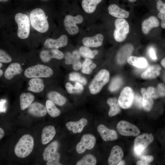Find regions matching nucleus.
<instances>
[{
	"instance_id": "18",
	"label": "nucleus",
	"mask_w": 165,
	"mask_h": 165,
	"mask_svg": "<svg viewBox=\"0 0 165 165\" xmlns=\"http://www.w3.org/2000/svg\"><path fill=\"white\" fill-rule=\"evenodd\" d=\"M28 112L30 115L39 117L45 116L47 112L46 107L38 102L32 104L28 107Z\"/></svg>"
},
{
	"instance_id": "20",
	"label": "nucleus",
	"mask_w": 165,
	"mask_h": 165,
	"mask_svg": "<svg viewBox=\"0 0 165 165\" xmlns=\"http://www.w3.org/2000/svg\"><path fill=\"white\" fill-rule=\"evenodd\" d=\"M161 69V68L159 65H151L142 73L141 77L145 79L155 78L160 75Z\"/></svg>"
},
{
	"instance_id": "26",
	"label": "nucleus",
	"mask_w": 165,
	"mask_h": 165,
	"mask_svg": "<svg viewBox=\"0 0 165 165\" xmlns=\"http://www.w3.org/2000/svg\"><path fill=\"white\" fill-rule=\"evenodd\" d=\"M103 0H82V7L85 12L89 13H93L98 5Z\"/></svg>"
},
{
	"instance_id": "1",
	"label": "nucleus",
	"mask_w": 165,
	"mask_h": 165,
	"mask_svg": "<svg viewBox=\"0 0 165 165\" xmlns=\"http://www.w3.org/2000/svg\"><path fill=\"white\" fill-rule=\"evenodd\" d=\"M30 17L31 24L36 31L42 33L48 31L49 25L47 17L42 9H34L31 12Z\"/></svg>"
},
{
	"instance_id": "44",
	"label": "nucleus",
	"mask_w": 165,
	"mask_h": 165,
	"mask_svg": "<svg viewBox=\"0 0 165 165\" xmlns=\"http://www.w3.org/2000/svg\"><path fill=\"white\" fill-rule=\"evenodd\" d=\"M156 4L157 10L160 13H165V0H156Z\"/></svg>"
},
{
	"instance_id": "30",
	"label": "nucleus",
	"mask_w": 165,
	"mask_h": 165,
	"mask_svg": "<svg viewBox=\"0 0 165 165\" xmlns=\"http://www.w3.org/2000/svg\"><path fill=\"white\" fill-rule=\"evenodd\" d=\"M58 146V143L54 141L49 145L44 150L42 155L43 160L47 161L56 152Z\"/></svg>"
},
{
	"instance_id": "53",
	"label": "nucleus",
	"mask_w": 165,
	"mask_h": 165,
	"mask_svg": "<svg viewBox=\"0 0 165 165\" xmlns=\"http://www.w3.org/2000/svg\"><path fill=\"white\" fill-rule=\"evenodd\" d=\"M160 64L162 66L165 68V57L161 60Z\"/></svg>"
},
{
	"instance_id": "8",
	"label": "nucleus",
	"mask_w": 165,
	"mask_h": 165,
	"mask_svg": "<svg viewBox=\"0 0 165 165\" xmlns=\"http://www.w3.org/2000/svg\"><path fill=\"white\" fill-rule=\"evenodd\" d=\"M83 21V17L80 15L75 16L68 15L64 20V25L65 30L70 34L75 35L78 33L79 28L77 24L81 23Z\"/></svg>"
},
{
	"instance_id": "42",
	"label": "nucleus",
	"mask_w": 165,
	"mask_h": 165,
	"mask_svg": "<svg viewBox=\"0 0 165 165\" xmlns=\"http://www.w3.org/2000/svg\"><path fill=\"white\" fill-rule=\"evenodd\" d=\"M60 155L59 154L56 152L54 155L49 159L46 163L47 165H61L59 162Z\"/></svg>"
},
{
	"instance_id": "14",
	"label": "nucleus",
	"mask_w": 165,
	"mask_h": 165,
	"mask_svg": "<svg viewBox=\"0 0 165 165\" xmlns=\"http://www.w3.org/2000/svg\"><path fill=\"white\" fill-rule=\"evenodd\" d=\"M97 130L102 139L105 141H115L117 139L116 132L114 130L108 129L103 125H99Z\"/></svg>"
},
{
	"instance_id": "4",
	"label": "nucleus",
	"mask_w": 165,
	"mask_h": 165,
	"mask_svg": "<svg viewBox=\"0 0 165 165\" xmlns=\"http://www.w3.org/2000/svg\"><path fill=\"white\" fill-rule=\"evenodd\" d=\"M109 72L105 69L101 70L90 83L89 89L91 94H95L99 92L109 79Z\"/></svg>"
},
{
	"instance_id": "10",
	"label": "nucleus",
	"mask_w": 165,
	"mask_h": 165,
	"mask_svg": "<svg viewBox=\"0 0 165 165\" xmlns=\"http://www.w3.org/2000/svg\"><path fill=\"white\" fill-rule=\"evenodd\" d=\"M134 97L133 90L131 87L127 86L124 88L118 99L121 107L124 109L130 108L134 102Z\"/></svg>"
},
{
	"instance_id": "15",
	"label": "nucleus",
	"mask_w": 165,
	"mask_h": 165,
	"mask_svg": "<svg viewBox=\"0 0 165 165\" xmlns=\"http://www.w3.org/2000/svg\"><path fill=\"white\" fill-rule=\"evenodd\" d=\"M104 38L101 34H97L92 37H85L82 40L83 44L88 47H97L101 46Z\"/></svg>"
},
{
	"instance_id": "31",
	"label": "nucleus",
	"mask_w": 165,
	"mask_h": 165,
	"mask_svg": "<svg viewBox=\"0 0 165 165\" xmlns=\"http://www.w3.org/2000/svg\"><path fill=\"white\" fill-rule=\"evenodd\" d=\"M34 96L30 93H23L20 97V108L24 110L28 107L34 100Z\"/></svg>"
},
{
	"instance_id": "24",
	"label": "nucleus",
	"mask_w": 165,
	"mask_h": 165,
	"mask_svg": "<svg viewBox=\"0 0 165 165\" xmlns=\"http://www.w3.org/2000/svg\"><path fill=\"white\" fill-rule=\"evenodd\" d=\"M147 90L152 97L154 99L165 97V86L162 83H159L156 87L149 86Z\"/></svg>"
},
{
	"instance_id": "54",
	"label": "nucleus",
	"mask_w": 165,
	"mask_h": 165,
	"mask_svg": "<svg viewBox=\"0 0 165 165\" xmlns=\"http://www.w3.org/2000/svg\"><path fill=\"white\" fill-rule=\"evenodd\" d=\"M125 162L123 160H120L117 164V165H124Z\"/></svg>"
},
{
	"instance_id": "57",
	"label": "nucleus",
	"mask_w": 165,
	"mask_h": 165,
	"mask_svg": "<svg viewBox=\"0 0 165 165\" xmlns=\"http://www.w3.org/2000/svg\"><path fill=\"white\" fill-rule=\"evenodd\" d=\"M8 0H0V1L1 2H6Z\"/></svg>"
},
{
	"instance_id": "25",
	"label": "nucleus",
	"mask_w": 165,
	"mask_h": 165,
	"mask_svg": "<svg viewBox=\"0 0 165 165\" xmlns=\"http://www.w3.org/2000/svg\"><path fill=\"white\" fill-rule=\"evenodd\" d=\"M28 90L38 93L42 91L45 88L43 80L39 78H31L28 82Z\"/></svg>"
},
{
	"instance_id": "47",
	"label": "nucleus",
	"mask_w": 165,
	"mask_h": 165,
	"mask_svg": "<svg viewBox=\"0 0 165 165\" xmlns=\"http://www.w3.org/2000/svg\"><path fill=\"white\" fill-rule=\"evenodd\" d=\"M6 101L5 99H1L0 101V113L6 112Z\"/></svg>"
},
{
	"instance_id": "34",
	"label": "nucleus",
	"mask_w": 165,
	"mask_h": 165,
	"mask_svg": "<svg viewBox=\"0 0 165 165\" xmlns=\"http://www.w3.org/2000/svg\"><path fill=\"white\" fill-rule=\"evenodd\" d=\"M46 107L47 112L52 117H57L61 114L60 111L56 107L54 103L50 100L46 101Z\"/></svg>"
},
{
	"instance_id": "35",
	"label": "nucleus",
	"mask_w": 165,
	"mask_h": 165,
	"mask_svg": "<svg viewBox=\"0 0 165 165\" xmlns=\"http://www.w3.org/2000/svg\"><path fill=\"white\" fill-rule=\"evenodd\" d=\"M96 66V64L90 59L86 58L82 66V72L85 74H90Z\"/></svg>"
},
{
	"instance_id": "55",
	"label": "nucleus",
	"mask_w": 165,
	"mask_h": 165,
	"mask_svg": "<svg viewBox=\"0 0 165 165\" xmlns=\"http://www.w3.org/2000/svg\"><path fill=\"white\" fill-rule=\"evenodd\" d=\"M3 74V71L1 69L0 70V76L1 77L2 76Z\"/></svg>"
},
{
	"instance_id": "46",
	"label": "nucleus",
	"mask_w": 165,
	"mask_h": 165,
	"mask_svg": "<svg viewBox=\"0 0 165 165\" xmlns=\"http://www.w3.org/2000/svg\"><path fill=\"white\" fill-rule=\"evenodd\" d=\"M83 89L82 84L79 82H76L75 86L73 87V94L79 93H81Z\"/></svg>"
},
{
	"instance_id": "43",
	"label": "nucleus",
	"mask_w": 165,
	"mask_h": 165,
	"mask_svg": "<svg viewBox=\"0 0 165 165\" xmlns=\"http://www.w3.org/2000/svg\"><path fill=\"white\" fill-rule=\"evenodd\" d=\"M12 61L11 57L4 50L0 49V61L5 63L10 62Z\"/></svg>"
},
{
	"instance_id": "12",
	"label": "nucleus",
	"mask_w": 165,
	"mask_h": 165,
	"mask_svg": "<svg viewBox=\"0 0 165 165\" xmlns=\"http://www.w3.org/2000/svg\"><path fill=\"white\" fill-rule=\"evenodd\" d=\"M64 57L63 53L57 49L43 50L40 53V57L44 62H47L52 58L61 60Z\"/></svg>"
},
{
	"instance_id": "7",
	"label": "nucleus",
	"mask_w": 165,
	"mask_h": 165,
	"mask_svg": "<svg viewBox=\"0 0 165 165\" xmlns=\"http://www.w3.org/2000/svg\"><path fill=\"white\" fill-rule=\"evenodd\" d=\"M154 140L151 134L145 133L138 136L134 141V149L138 155L141 153Z\"/></svg>"
},
{
	"instance_id": "39",
	"label": "nucleus",
	"mask_w": 165,
	"mask_h": 165,
	"mask_svg": "<svg viewBox=\"0 0 165 165\" xmlns=\"http://www.w3.org/2000/svg\"><path fill=\"white\" fill-rule=\"evenodd\" d=\"M79 57L76 52H74L73 55L70 53H67L65 57V63L67 64H73L74 62L78 61Z\"/></svg>"
},
{
	"instance_id": "33",
	"label": "nucleus",
	"mask_w": 165,
	"mask_h": 165,
	"mask_svg": "<svg viewBox=\"0 0 165 165\" xmlns=\"http://www.w3.org/2000/svg\"><path fill=\"white\" fill-rule=\"evenodd\" d=\"M47 97L50 100L59 106L64 105L66 101V99L64 96L54 91L49 93Z\"/></svg>"
},
{
	"instance_id": "52",
	"label": "nucleus",
	"mask_w": 165,
	"mask_h": 165,
	"mask_svg": "<svg viewBox=\"0 0 165 165\" xmlns=\"http://www.w3.org/2000/svg\"><path fill=\"white\" fill-rule=\"evenodd\" d=\"M4 132L3 130L0 128V139H1L4 136Z\"/></svg>"
},
{
	"instance_id": "37",
	"label": "nucleus",
	"mask_w": 165,
	"mask_h": 165,
	"mask_svg": "<svg viewBox=\"0 0 165 165\" xmlns=\"http://www.w3.org/2000/svg\"><path fill=\"white\" fill-rule=\"evenodd\" d=\"M123 80L119 76H116L112 80L109 86V90L114 91L118 90L122 84Z\"/></svg>"
},
{
	"instance_id": "5",
	"label": "nucleus",
	"mask_w": 165,
	"mask_h": 165,
	"mask_svg": "<svg viewBox=\"0 0 165 165\" xmlns=\"http://www.w3.org/2000/svg\"><path fill=\"white\" fill-rule=\"evenodd\" d=\"M15 19L18 26L17 35L20 38L24 39L27 38L30 34V20L26 14L21 13H17Z\"/></svg>"
},
{
	"instance_id": "49",
	"label": "nucleus",
	"mask_w": 165,
	"mask_h": 165,
	"mask_svg": "<svg viewBox=\"0 0 165 165\" xmlns=\"http://www.w3.org/2000/svg\"><path fill=\"white\" fill-rule=\"evenodd\" d=\"M72 64L73 69L76 71L79 70L82 66L81 63L79 61H75Z\"/></svg>"
},
{
	"instance_id": "2",
	"label": "nucleus",
	"mask_w": 165,
	"mask_h": 165,
	"mask_svg": "<svg viewBox=\"0 0 165 165\" xmlns=\"http://www.w3.org/2000/svg\"><path fill=\"white\" fill-rule=\"evenodd\" d=\"M34 146L33 138L30 135H23L19 139L14 148L16 155L19 158H24L30 154Z\"/></svg>"
},
{
	"instance_id": "45",
	"label": "nucleus",
	"mask_w": 165,
	"mask_h": 165,
	"mask_svg": "<svg viewBox=\"0 0 165 165\" xmlns=\"http://www.w3.org/2000/svg\"><path fill=\"white\" fill-rule=\"evenodd\" d=\"M134 101L135 105L138 108H141L143 107V98L141 95L136 94L134 97Z\"/></svg>"
},
{
	"instance_id": "9",
	"label": "nucleus",
	"mask_w": 165,
	"mask_h": 165,
	"mask_svg": "<svg viewBox=\"0 0 165 165\" xmlns=\"http://www.w3.org/2000/svg\"><path fill=\"white\" fill-rule=\"evenodd\" d=\"M117 129L119 134L126 136H137L140 133L137 127L125 120H121L118 123Z\"/></svg>"
},
{
	"instance_id": "22",
	"label": "nucleus",
	"mask_w": 165,
	"mask_h": 165,
	"mask_svg": "<svg viewBox=\"0 0 165 165\" xmlns=\"http://www.w3.org/2000/svg\"><path fill=\"white\" fill-rule=\"evenodd\" d=\"M22 69L20 64L17 62L10 64L6 69L4 76L8 80H10L16 75L21 73Z\"/></svg>"
},
{
	"instance_id": "11",
	"label": "nucleus",
	"mask_w": 165,
	"mask_h": 165,
	"mask_svg": "<svg viewBox=\"0 0 165 165\" xmlns=\"http://www.w3.org/2000/svg\"><path fill=\"white\" fill-rule=\"evenodd\" d=\"M96 141V138L93 135L90 134H84L80 141L76 145L77 152L79 154H82L86 149H92L95 145Z\"/></svg>"
},
{
	"instance_id": "29",
	"label": "nucleus",
	"mask_w": 165,
	"mask_h": 165,
	"mask_svg": "<svg viewBox=\"0 0 165 165\" xmlns=\"http://www.w3.org/2000/svg\"><path fill=\"white\" fill-rule=\"evenodd\" d=\"M107 103L110 107L108 115L110 117L114 116L119 114L121 111L120 106L118 100L116 98H110L107 100Z\"/></svg>"
},
{
	"instance_id": "41",
	"label": "nucleus",
	"mask_w": 165,
	"mask_h": 165,
	"mask_svg": "<svg viewBox=\"0 0 165 165\" xmlns=\"http://www.w3.org/2000/svg\"><path fill=\"white\" fill-rule=\"evenodd\" d=\"M154 158L151 155L143 156L141 157L140 160L138 161L136 164L138 165H147L153 161Z\"/></svg>"
},
{
	"instance_id": "27",
	"label": "nucleus",
	"mask_w": 165,
	"mask_h": 165,
	"mask_svg": "<svg viewBox=\"0 0 165 165\" xmlns=\"http://www.w3.org/2000/svg\"><path fill=\"white\" fill-rule=\"evenodd\" d=\"M141 92L142 96L143 108L145 111H149L153 107L154 104L153 101L152 97L145 88H141Z\"/></svg>"
},
{
	"instance_id": "58",
	"label": "nucleus",
	"mask_w": 165,
	"mask_h": 165,
	"mask_svg": "<svg viewBox=\"0 0 165 165\" xmlns=\"http://www.w3.org/2000/svg\"><path fill=\"white\" fill-rule=\"evenodd\" d=\"M2 66V64L1 63V62L0 63V68H1Z\"/></svg>"
},
{
	"instance_id": "51",
	"label": "nucleus",
	"mask_w": 165,
	"mask_h": 165,
	"mask_svg": "<svg viewBox=\"0 0 165 165\" xmlns=\"http://www.w3.org/2000/svg\"><path fill=\"white\" fill-rule=\"evenodd\" d=\"M157 16L161 20V21H165V13L159 12Z\"/></svg>"
},
{
	"instance_id": "17",
	"label": "nucleus",
	"mask_w": 165,
	"mask_h": 165,
	"mask_svg": "<svg viewBox=\"0 0 165 165\" xmlns=\"http://www.w3.org/2000/svg\"><path fill=\"white\" fill-rule=\"evenodd\" d=\"M108 11L110 15L118 18H127L130 15L128 11L121 8L115 4L109 5L108 7Z\"/></svg>"
},
{
	"instance_id": "38",
	"label": "nucleus",
	"mask_w": 165,
	"mask_h": 165,
	"mask_svg": "<svg viewBox=\"0 0 165 165\" xmlns=\"http://www.w3.org/2000/svg\"><path fill=\"white\" fill-rule=\"evenodd\" d=\"M79 52L81 55L85 58L93 59L95 56L93 50H91L88 47L85 46L80 47Z\"/></svg>"
},
{
	"instance_id": "21",
	"label": "nucleus",
	"mask_w": 165,
	"mask_h": 165,
	"mask_svg": "<svg viewBox=\"0 0 165 165\" xmlns=\"http://www.w3.org/2000/svg\"><path fill=\"white\" fill-rule=\"evenodd\" d=\"M87 123V119L82 118L76 122H68L66 123V126L68 130L76 134L81 132Z\"/></svg>"
},
{
	"instance_id": "6",
	"label": "nucleus",
	"mask_w": 165,
	"mask_h": 165,
	"mask_svg": "<svg viewBox=\"0 0 165 165\" xmlns=\"http://www.w3.org/2000/svg\"><path fill=\"white\" fill-rule=\"evenodd\" d=\"M115 29L113 36L115 40L119 42L124 41L129 32L130 27L125 19H116L114 22Z\"/></svg>"
},
{
	"instance_id": "19",
	"label": "nucleus",
	"mask_w": 165,
	"mask_h": 165,
	"mask_svg": "<svg viewBox=\"0 0 165 165\" xmlns=\"http://www.w3.org/2000/svg\"><path fill=\"white\" fill-rule=\"evenodd\" d=\"M159 22L155 16H151L144 20L141 24V30L143 34H148L152 28L159 26Z\"/></svg>"
},
{
	"instance_id": "3",
	"label": "nucleus",
	"mask_w": 165,
	"mask_h": 165,
	"mask_svg": "<svg viewBox=\"0 0 165 165\" xmlns=\"http://www.w3.org/2000/svg\"><path fill=\"white\" fill-rule=\"evenodd\" d=\"M53 74L52 69L48 66L37 64L30 66L25 70L24 74L28 78H48Z\"/></svg>"
},
{
	"instance_id": "23",
	"label": "nucleus",
	"mask_w": 165,
	"mask_h": 165,
	"mask_svg": "<svg viewBox=\"0 0 165 165\" xmlns=\"http://www.w3.org/2000/svg\"><path fill=\"white\" fill-rule=\"evenodd\" d=\"M56 133L54 127L50 125L44 127L42 130L41 142L43 145L49 142L54 137Z\"/></svg>"
},
{
	"instance_id": "56",
	"label": "nucleus",
	"mask_w": 165,
	"mask_h": 165,
	"mask_svg": "<svg viewBox=\"0 0 165 165\" xmlns=\"http://www.w3.org/2000/svg\"><path fill=\"white\" fill-rule=\"evenodd\" d=\"M128 1L131 2H134L137 1V0H127Z\"/></svg>"
},
{
	"instance_id": "40",
	"label": "nucleus",
	"mask_w": 165,
	"mask_h": 165,
	"mask_svg": "<svg viewBox=\"0 0 165 165\" xmlns=\"http://www.w3.org/2000/svg\"><path fill=\"white\" fill-rule=\"evenodd\" d=\"M69 79L71 81H77L83 85H85L86 83V79L78 73H71L69 74Z\"/></svg>"
},
{
	"instance_id": "13",
	"label": "nucleus",
	"mask_w": 165,
	"mask_h": 165,
	"mask_svg": "<svg viewBox=\"0 0 165 165\" xmlns=\"http://www.w3.org/2000/svg\"><path fill=\"white\" fill-rule=\"evenodd\" d=\"M68 42L67 36L64 35H61L56 39L48 38L44 43V46L49 49H57L66 46Z\"/></svg>"
},
{
	"instance_id": "28",
	"label": "nucleus",
	"mask_w": 165,
	"mask_h": 165,
	"mask_svg": "<svg viewBox=\"0 0 165 165\" xmlns=\"http://www.w3.org/2000/svg\"><path fill=\"white\" fill-rule=\"evenodd\" d=\"M127 61L129 64L139 68H145L147 65V60L143 57L129 56Z\"/></svg>"
},
{
	"instance_id": "16",
	"label": "nucleus",
	"mask_w": 165,
	"mask_h": 165,
	"mask_svg": "<svg viewBox=\"0 0 165 165\" xmlns=\"http://www.w3.org/2000/svg\"><path fill=\"white\" fill-rule=\"evenodd\" d=\"M123 156L122 148L119 146L115 145L112 148L108 159L110 165H117L121 160Z\"/></svg>"
},
{
	"instance_id": "48",
	"label": "nucleus",
	"mask_w": 165,
	"mask_h": 165,
	"mask_svg": "<svg viewBox=\"0 0 165 165\" xmlns=\"http://www.w3.org/2000/svg\"><path fill=\"white\" fill-rule=\"evenodd\" d=\"M148 52L151 58L153 60H156L157 59V57L154 49L153 47H151L149 49Z\"/></svg>"
},
{
	"instance_id": "32",
	"label": "nucleus",
	"mask_w": 165,
	"mask_h": 165,
	"mask_svg": "<svg viewBox=\"0 0 165 165\" xmlns=\"http://www.w3.org/2000/svg\"><path fill=\"white\" fill-rule=\"evenodd\" d=\"M131 46H126L123 47L119 51L117 56V61L121 64L125 63L133 50Z\"/></svg>"
},
{
	"instance_id": "50",
	"label": "nucleus",
	"mask_w": 165,
	"mask_h": 165,
	"mask_svg": "<svg viewBox=\"0 0 165 165\" xmlns=\"http://www.w3.org/2000/svg\"><path fill=\"white\" fill-rule=\"evenodd\" d=\"M65 88L69 94H73V86L70 82H67L65 84Z\"/></svg>"
},
{
	"instance_id": "36",
	"label": "nucleus",
	"mask_w": 165,
	"mask_h": 165,
	"mask_svg": "<svg viewBox=\"0 0 165 165\" xmlns=\"http://www.w3.org/2000/svg\"><path fill=\"white\" fill-rule=\"evenodd\" d=\"M97 162L95 157L91 154H87L78 161L77 165H95Z\"/></svg>"
}]
</instances>
